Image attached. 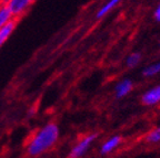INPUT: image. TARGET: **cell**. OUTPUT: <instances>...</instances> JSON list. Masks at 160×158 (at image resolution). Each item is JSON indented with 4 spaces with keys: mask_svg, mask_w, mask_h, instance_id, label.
Listing matches in <instances>:
<instances>
[{
    "mask_svg": "<svg viewBox=\"0 0 160 158\" xmlns=\"http://www.w3.org/2000/svg\"><path fill=\"white\" fill-rule=\"evenodd\" d=\"M60 129L58 124L49 122L38 128L26 144V153L30 157H39L49 151L58 143Z\"/></svg>",
    "mask_w": 160,
    "mask_h": 158,
    "instance_id": "cell-1",
    "label": "cell"
},
{
    "mask_svg": "<svg viewBox=\"0 0 160 158\" xmlns=\"http://www.w3.org/2000/svg\"><path fill=\"white\" fill-rule=\"evenodd\" d=\"M98 134H90L81 138L69 151V158H81L87 154L93 142L97 139Z\"/></svg>",
    "mask_w": 160,
    "mask_h": 158,
    "instance_id": "cell-2",
    "label": "cell"
},
{
    "mask_svg": "<svg viewBox=\"0 0 160 158\" xmlns=\"http://www.w3.org/2000/svg\"><path fill=\"white\" fill-rule=\"evenodd\" d=\"M35 1L36 0H6L3 5L7 6L13 17L20 18L31 8Z\"/></svg>",
    "mask_w": 160,
    "mask_h": 158,
    "instance_id": "cell-3",
    "label": "cell"
},
{
    "mask_svg": "<svg viewBox=\"0 0 160 158\" xmlns=\"http://www.w3.org/2000/svg\"><path fill=\"white\" fill-rule=\"evenodd\" d=\"M160 102V85L148 90L142 95V103L146 105H155Z\"/></svg>",
    "mask_w": 160,
    "mask_h": 158,
    "instance_id": "cell-4",
    "label": "cell"
},
{
    "mask_svg": "<svg viewBox=\"0 0 160 158\" xmlns=\"http://www.w3.org/2000/svg\"><path fill=\"white\" fill-rule=\"evenodd\" d=\"M121 143V137L120 136H112L109 139L105 142L100 147V154L101 155H108L110 154L113 149H116Z\"/></svg>",
    "mask_w": 160,
    "mask_h": 158,
    "instance_id": "cell-5",
    "label": "cell"
},
{
    "mask_svg": "<svg viewBox=\"0 0 160 158\" xmlns=\"http://www.w3.org/2000/svg\"><path fill=\"white\" fill-rule=\"evenodd\" d=\"M131 90H132V82L129 79H125L116 85L115 95L117 99H121V97L126 96Z\"/></svg>",
    "mask_w": 160,
    "mask_h": 158,
    "instance_id": "cell-6",
    "label": "cell"
},
{
    "mask_svg": "<svg viewBox=\"0 0 160 158\" xmlns=\"http://www.w3.org/2000/svg\"><path fill=\"white\" fill-rule=\"evenodd\" d=\"M16 26H17V22H16V19L10 21L9 23H7L6 26H3L2 28H0V48L5 44L7 40L10 38V35H12L13 31L16 29Z\"/></svg>",
    "mask_w": 160,
    "mask_h": 158,
    "instance_id": "cell-7",
    "label": "cell"
},
{
    "mask_svg": "<svg viewBox=\"0 0 160 158\" xmlns=\"http://www.w3.org/2000/svg\"><path fill=\"white\" fill-rule=\"evenodd\" d=\"M16 18L13 17V15L11 13L8 7L6 5H3L0 7V28H2L3 26H6L7 23H9L10 21L15 20Z\"/></svg>",
    "mask_w": 160,
    "mask_h": 158,
    "instance_id": "cell-8",
    "label": "cell"
},
{
    "mask_svg": "<svg viewBox=\"0 0 160 158\" xmlns=\"http://www.w3.org/2000/svg\"><path fill=\"white\" fill-rule=\"evenodd\" d=\"M121 1H122V0H108L107 2H106L105 5L102 6V7L100 8L99 10H98V12H97V15H96V17H97L98 19L102 18L103 16L107 15L110 10H112L113 8H115L116 6L118 5V3L121 2Z\"/></svg>",
    "mask_w": 160,
    "mask_h": 158,
    "instance_id": "cell-9",
    "label": "cell"
},
{
    "mask_svg": "<svg viewBox=\"0 0 160 158\" xmlns=\"http://www.w3.org/2000/svg\"><path fill=\"white\" fill-rule=\"evenodd\" d=\"M158 73H160V61H158V62H156V63H153V64L147 67L142 72V74L147 77L157 75Z\"/></svg>",
    "mask_w": 160,
    "mask_h": 158,
    "instance_id": "cell-10",
    "label": "cell"
},
{
    "mask_svg": "<svg viewBox=\"0 0 160 158\" xmlns=\"http://www.w3.org/2000/svg\"><path fill=\"white\" fill-rule=\"evenodd\" d=\"M146 141H147L148 143H159L160 142V129L157 127L156 129L150 132V133L147 135V137H146Z\"/></svg>",
    "mask_w": 160,
    "mask_h": 158,
    "instance_id": "cell-11",
    "label": "cell"
},
{
    "mask_svg": "<svg viewBox=\"0 0 160 158\" xmlns=\"http://www.w3.org/2000/svg\"><path fill=\"white\" fill-rule=\"evenodd\" d=\"M140 59H141V55L139 53H132V54H130L129 57L127 58V67H133L138 64L140 62Z\"/></svg>",
    "mask_w": 160,
    "mask_h": 158,
    "instance_id": "cell-12",
    "label": "cell"
},
{
    "mask_svg": "<svg viewBox=\"0 0 160 158\" xmlns=\"http://www.w3.org/2000/svg\"><path fill=\"white\" fill-rule=\"evenodd\" d=\"M155 19L160 22V3L158 5L157 9L155 10Z\"/></svg>",
    "mask_w": 160,
    "mask_h": 158,
    "instance_id": "cell-13",
    "label": "cell"
},
{
    "mask_svg": "<svg viewBox=\"0 0 160 158\" xmlns=\"http://www.w3.org/2000/svg\"><path fill=\"white\" fill-rule=\"evenodd\" d=\"M1 6H2V1H1V0H0V7H1Z\"/></svg>",
    "mask_w": 160,
    "mask_h": 158,
    "instance_id": "cell-14",
    "label": "cell"
},
{
    "mask_svg": "<svg viewBox=\"0 0 160 158\" xmlns=\"http://www.w3.org/2000/svg\"><path fill=\"white\" fill-rule=\"evenodd\" d=\"M158 128H159V129H160V126H159V127H158Z\"/></svg>",
    "mask_w": 160,
    "mask_h": 158,
    "instance_id": "cell-15",
    "label": "cell"
},
{
    "mask_svg": "<svg viewBox=\"0 0 160 158\" xmlns=\"http://www.w3.org/2000/svg\"><path fill=\"white\" fill-rule=\"evenodd\" d=\"M1 1H2V0H1Z\"/></svg>",
    "mask_w": 160,
    "mask_h": 158,
    "instance_id": "cell-16",
    "label": "cell"
}]
</instances>
